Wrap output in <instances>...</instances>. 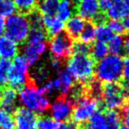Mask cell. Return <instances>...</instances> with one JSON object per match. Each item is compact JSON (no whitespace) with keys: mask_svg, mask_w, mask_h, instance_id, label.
Returning a JSON list of instances; mask_svg holds the SVG:
<instances>
[{"mask_svg":"<svg viewBox=\"0 0 129 129\" xmlns=\"http://www.w3.org/2000/svg\"><path fill=\"white\" fill-rule=\"evenodd\" d=\"M12 71L9 77V85L13 90L20 91L25 87L28 81V63L24 56H16L13 58Z\"/></svg>","mask_w":129,"mask_h":129,"instance_id":"8992f818","label":"cell"},{"mask_svg":"<svg viewBox=\"0 0 129 129\" xmlns=\"http://www.w3.org/2000/svg\"><path fill=\"white\" fill-rule=\"evenodd\" d=\"M119 129H128V128H126L125 126H121V127H120Z\"/></svg>","mask_w":129,"mask_h":129,"instance_id":"ee69618b","label":"cell"},{"mask_svg":"<svg viewBox=\"0 0 129 129\" xmlns=\"http://www.w3.org/2000/svg\"><path fill=\"white\" fill-rule=\"evenodd\" d=\"M5 32V20L4 18L0 17V36H2V34Z\"/></svg>","mask_w":129,"mask_h":129,"instance_id":"f35d334b","label":"cell"},{"mask_svg":"<svg viewBox=\"0 0 129 129\" xmlns=\"http://www.w3.org/2000/svg\"><path fill=\"white\" fill-rule=\"evenodd\" d=\"M98 1H99V7L101 12H107L113 5L112 0H98Z\"/></svg>","mask_w":129,"mask_h":129,"instance_id":"e575fe53","label":"cell"},{"mask_svg":"<svg viewBox=\"0 0 129 129\" xmlns=\"http://www.w3.org/2000/svg\"><path fill=\"white\" fill-rule=\"evenodd\" d=\"M85 25H86V22L82 17H80L79 15H73L71 18H69L67 21V25H66L67 33L71 38H77L79 37L81 32L83 31Z\"/></svg>","mask_w":129,"mask_h":129,"instance_id":"2e32d148","label":"cell"},{"mask_svg":"<svg viewBox=\"0 0 129 129\" xmlns=\"http://www.w3.org/2000/svg\"><path fill=\"white\" fill-rule=\"evenodd\" d=\"M73 102L70 98L66 96L58 97L53 104L50 105V114L51 117L57 122H64L68 121L72 116Z\"/></svg>","mask_w":129,"mask_h":129,"instance_id":"9c48e42d","label":"cell"},{"mask_svg":"<svg viewBox=\"0 0 129 129\" xmlns=\"http://www.w3.org/2000/svg\"><path fill=\"white\" fill-rule=\"evenodd\" d=\"M73 49L72 38L67 32H61L51 38L49 42V50L52 55V59L64 61L68 59Z\"/></svg>","mask_w":129,"mask_h":129,"instance_id":"ba28073f","label":"cell"},{"mask_svg":"<svg viewBox=\"0 0 129 129\" xmlns=\"http://www.w3.org/2000/svg\"><path fill=\"white\" fill-rule=\"evenodd\" d=\"M122 78L128 84L129 83V56L122 60Z\"/></svg>","mask_w":129,"mask_h":129,"instance_id":"836d02e7","label":"cell"},{"mask_svg":"<svg viewBox=\"0 0 129 129\" xmlns=\"http://www.w3.org/2000/svg\"><path fill=\"white\" fill-rule=\"evenodd\" d=\"M15 127L17 129H38L37 116L35 113L29 111L24 107H17L12 114Z\"/></svg>","mask_w":129,"mask_h":129,"instance_id":"30bf717a","label":"cell"},{"mask_svg":"<svg viewBox=\"0 0 129 129\" xmlns=\"http://www.w3.org/2000/svg\"><path fill=\"white\" fill-rule=\"evenodd\" d=\"M15 5L12 0H0V17H9L15 12Z\"/></svg>","mask_w":129,"mask_h":129,"instance_id":"f546056e","label":"cell"},{"mask_svg":"<svg viewBox=\"0 0 129 129\" xmlns=\"http://www.w3.org/2000/svg\"><path fill=\"white\" fill-rule=\"evenodd\" d=\"M29 30L30 27L27 16L19 12L9 16L5 22V32L7 37L15 42L16 44L25 43L28 39Z\"/></svg>","mask_w":129,"mask_h":129,"instance_id":"277c9868","label":"cell"},{"mask_svg":"<svg viewBox=\"0 0 129 129\" xmlns=\"http://www.w3.org/2000/svg\"><path fill=\"white\" fill-rule=\"evenodd\" d=\"M124 38L121 35H115L113 36L108 42L107 48L108 52H110L112 55L120 56L121 53L124 51Z\"/></svg>","mask_w":129,"mask_h":129,"instance_id":"44dd1931","label":"cell"},{"mask_svg":"<svg viewBox=\"0 0 129 129\" xmlns=\"http://www.w3.org/2000/svg\"><path fill=\"white\" fill-rule=\"evenodd\" d=\"M74 12V6L71 0H61L58 12H57V17L61 21H68L69 18L73 16Z\"/></svg>","mask_w":129,"mask_h":129,"instance_id":"ac0fdd59","label":"cell"},{"mask_svg":"<svg viewBox=\"0 0 129 129\" xmlns=\"http://www.w3.org/2000/svg\"><path fill=\"white\" fill-rule=\"evenodd\" d=\"M17 92L11 87L0 88V108L13 114L17 109Z\"/></svg>","mask_w":129,"mask_h":129,"instance_id":"7c38bea8","label":"cell"},{"mask_svg":"<svg viewBox=\"0 0 129 129\" xmlns=\"http://www.w3.org/2000/svg\"><path fill=\"white\" fill-rule=\"evenodd\" d=\"M20 102L24 108L35 114H43L50 107L47 94L41 87L37 86L29 77L27 85L20 90Z\"/></svg>","mask_w":129,"mask_h":129,"instance_id":"6da1fadb","label":"cell"},{"mask_svg":"<svg viewBox=\"0 0 129 129\" xmlns=\"http://www.w3.org/2000/svg\"><path fill=\"white\" fill-rule=\"evenodd\" d=\"M36 1H40V2H41V1H43V0H36Z\"/></svg>","mask_w":129,"mask_h":129,"instance_id":"bcb514c9","label":"cell"},{"mask_svg":"<svg viewBox=\"0 0 129 129\" xmlns=\"http://www.w3.org/2000/svg\"><path fill=\"white\" fill-rule=\"evenodd\" d=\"M72 52L74 54H81V55H88L90 53V47L89 45L84 44V43H76L73 44Z\"/></svg>","mask_w":129,"mask_h":129,"instance_id":"d6a6232c","label":"cell"},{"mask_svg":"<svg viewBox=\"0 0 129 129\" xmlns=\"http://www.w3.org/2000/svg\"><path fill=\"white\" fill-rule=\"evenodd\" d=\"M124 97H125V100H128V101H129V83L126 85V87H125Z\"/></svg>","mask_w":129,"mask_h":129,"instance_id":"ab89813d","label":"cell"},{"mask_svg":"<svg viewBox=\"0 0 129 129\" xmlns=\"http://www.w3.org/2000/svg\"><path fill=\"white\" fill-rule=\"evenodd\" d=\"M95 73L100 83H119L122 78V59L117 55H107L95 67Z\"/></svg>","mask_w":129,"mask_h":129,"instance_id":"3957f363","label":"cell"},{"mask_svg":"<svg viewBox=\"0 0 129 129\" xmlns=\"http://www.w3.org/2000/svg\"><path fill=\"white\" fill-rule=\"evenodd\" d=\"M67 71L79 83L88 84L95 73V60L89 55L74 54L69 58Z\"/></svg>","mask_w":129,"mask_h":129,"instance_id":"7a4b0ae2","label":"cell"},{"mask_svg":"<svg viewBox=\"0 0 129 129\" xmlns=\"http://www.w3.org/2000/svg\"><path fill=\"white\" fill-rule=\"evenodd\" d=\"M123 3H124L125 6L129 9V0H123Z\"/></svg>","mask_w":129,"mask_h":129,"instance_id":"7bdbcfd3","label":"cell"},{"mask_svg":"<svg viewBox=\"0 0 129 129\" xmlns=\"http://www.w3.org/2000/svg\"><path fill=\"white\" fill-rule=\"evenodd\" d=\"M43 26L48 38H49L64 31V22L55 16H43Z\"/></svg>","mask_w":129,"mask_h":129,"instance_id":"5bb4252c","label":"cell"},{"mask_svg":"<svg viewBox=\"0 0 129 129\" xmlns=\"http://www.w3.org/2000/svg\"><path fill=\"white\" fill-rule=\"evenodd\" d=\"M47 49L46 42L38 43V44H28L26 43L24 47V57L28 61L29 66H32L39 60Z\"/></svg>","mask_w":129,"mask_h":129,"instance_id":"4fadbf2b","label":"cell"},{"mask_svg":"<svg viewBox=\"0 0 129 129\" xmlns=\"http://www.w3.org/2000/svg\"><path fill=\"white\" fill-rule=\"evenodd\" d=\"M81 129H85V128H81Z\"/></svg>","mask_w":129,"mask_h":129,"instance_id":"7dc6e473","label":"cell"},{"mask_svg":"<svg viewBox=\"0 0 129 129\" xmlns=\"http://www.w3.org/2000/svg\"><path fill=\"white\" fill-rule=\"evenodd\" d=\"M121 23H122V26L124 28V30L129 31V13L127 14V16L125 17L124 19H123V21Z\"/></svg>","mask_w":129,"mask_h":129,"instance_id":"74e56055","label":"cell"},{"mask_svg":"<svg viewBox=\"0 0 129 129\" xmlns=\"http://www.w3.org/2000/svg\"><path fill=\"white\" fill-rule=\"evenodd\" d=\"M99 101L90 96L81 97L73 107L72 119L74 123H84L98 111Z\"/></svg>","mask_w":129,"mask_h":129,"instance_id":"52a82bcc","label":"cell"},{"mask_svg":"<svg viewBox=\"0 0 129 129\" xmlns=\"http://www.w3.org/2000/svg\"><path fill=\"white\" fill-rule=\"evenodd\" d=\"M114 36L112 31L108 28L106 25H100L96 28V39L98 42L108 43L109 40Z\"/></svg>","mask_w":129,"mask_h":129,"instance_id":"f1b7e54d","label":"cell"},{"mask_svg":"<svg viewBox=\"0 0 129 129\" xmlns=\"http://www.w3.org/2000/svg\"><path fill=\"white\" fill-rule=\"evenodd\" d=\"M128 13L129 9L125 6L124 3H117V4L113 3L111 8L107 12V15L109 18H111V20L121 21L123 20Z\"/></svg>","mask_w":129,"mask_h":129,"instance_id":"d6986e66","label":"cell"},{"mask_svg":"<svg viewBox=\"0 0 129 129\" xmlns=\"http://www.w3.org/2000/svg\"><path fill=\"white\" fill-rule=\"evenodd\" d=\"M60 82V93L62 96H66L69 94L71 88L73 87V78L70 76L67 70H63L58 76Z\"/></svg>","mask_w":129,"mask_h":129,"instance_id":"7402d4cb","label":"cell"},{"mask_svg":"<svg viewBox=\"0 0 129 129\" xmlns=\"http://www.w3.org/2000/svg\"><path fill=\"white\" fill-rule=\"evenodd\" d=\"M108 28L112 31V33H115L116 35H121L123 32L125 31L124 28L122 26V23L121 21L118 20H111L108 23V25H106Z\"/></svg>","mask_w":129,"mask_h":129,"instance_id":"1f68e13d","label":"cell"},{"mask_svg":"<svg viewBox=\"0 0 129 129\" xmlns=\"http://www.w3.org/2000/svg\"><path fill=\"white\" fill-rule=\"evenodd\" d=\"M15 122L12 113L0 108V129H14Z\"/></svg>","mask_w":129,"mask_h":129,"instance_id":"83f0119b","label":"cell"},{"mask_svg":"<svg viewBox=\"0 0 129 129\" xmlns=\"http://www.w3.org/2000/svg\"><path fill=\"white\" fill-rule=\"evenodd\" d=\"M121 121L124 122L125 127L129 129V105L124 106L122 116H121Z\"/></svg>","mask_w":129,"mask_h":129,"instance_id":"d590c367","label":"cell"},{"mask_svg":"<svg viewBox=\"0 0 129 129\" xmlns=\"http://www.w3.org/2000/svg\"><path fill=\"white\" fill-rule=\"evenodd\" d=\"M85 129H111L109 126L105 113L97 111L88 120V123Z\"/></svg>","mask_w":129,"mask_h":129,"instance_id":"e0dca14e","label":"cell"},{"mask_svg":"<svg viewBox=\"0 0 129 129\" xmlns=\"http://www.w3.org/2000/svg\"><path fill=\"white\" fill-rule=\"evenodd\" d=\"M90 51L92 54V58L95 61H101L105 57L108 55V48L107 45L102 42H96L90 48Z\"/></svg>","mask_w":129,"mask_h":129,"instance_id":"484cf974","label":"cell"},{"mask_svg":"<svg viewBox=\"0 0 129 129\" xmlns=\"http://www.w3.org/2000/svg\"><path fill=\"white\" fill-rule=\"evenodd\" d=\"M61 0H43L39 5L38 11L44 16H55L58 12Z\"/></svg>","mask_w":129,"mask_h":129,"instance_id":"ffe728a7","label":"cell"},{"mask_svg":"<svg viewBox=\"0 0 129 129\" xmlns=\"http://www.w3.org/2000/svg\"><path fill=\"white\" fill-rule=\"evenodd\" d=\"M58 129H78L76 123H74L73 121H64L62 123H59Z\"/></svg>","mask_w":129,"mask_h":129,"instance_id":"8d00e7d4","label":"cell"},{"mask_svg":"<svg viewBox=\"0 0 129 129\" xmlns=\"http://www.w3.org/2000/svg\"><path fill=\"white\" fill-rule=\"evenodd\" d=\"M46 39H48V35L44 28H30L28 39H27V43L38 44V43L45 42Z\"/></svg>","mask_w":129,"mask_h":129,"instance_id":"4316f807","label":"cell"},{"mask_svg":"<svg viewBox=\"0 0 129 129\" xmlns=\"http://www.w3.org/2000/svg\"><path fill=\"white\" fill-rule=\"evenodd\" d=\"M12 68V64L10 60H7V59L0 60V88L7 87Z\"/></svg>","mask_w":129,"mask_h":129,"instance_id":"603a6c76","label":"cell"},{"mask_svg":"<svg viewBox=\"0 0 129 129\" xmlns=\"http://www.w3.org/2000/svg\"><path fill=\"white\" fill-rule=\"evenodd\" d=\"M15 8L19 11V13L28 15L37 8L36 0H14Z\"/></svg>","mask_w":129,"mask_h":129,"instance_id":"cb8c5ba5","label":"cell"},{"mask_svg":"<svg viewBox=\"0 0 129 129\" xmlns=\"http://www.w3.org/2000/svg\"><path fill=\"white\" fill-rule=\"evenodd\" d=\"M37 127L38 129H58L59 122L51 118L40 116L37 118Z\"/></svg>","mask_w":129,"mask_h":129,"instance_id":"4dcf8cb0","label":"cell"},{"mask_svg":"<svg viewBox=\"0 0 129 129\" xmlns=\"http://www.w3.org/2000/svg\"><path fill=\"white\" fill-rule=\"evenodd\" d=\"M112 2L114 4H117V3H123V0H112Z\"/></svg>","mask_w":129,"mask_h":129,"instance_id":"b9f144b4","label":"cell"},{"mask_svg":"<svg viewBox=\"0 0 129 129\" xmlns=\"http://www.w3.org/2000/svg\"><path fill=\"white\" fill-rule=\"evenodd\" d=\"M19 48L15 42L7 36H0V58L10 60L15 58L18 54Z\"/></svg>","mask_w":129,"mask_h":129,"instance_id":"9a60e30c","label":"cell"},{"mask_svg":"<svg viewBox=\"0 0 129 129\" xmlns=\"http://www.w3.org/2000/svg\"><path fill=\"white\" fill-rule=\"evenodd\" d=\"M79 39H80L81 43H84L86 45L91 44L93 41L96 39V28H95V26L91 23L85 25L83 31L81 32V34L79 35Z\"/></svg>","mask_w":129,"mask_h":129,"instance_id":"d4e9b609","label":"cell"},{"mask_svg":"<svg viewBox=\"0 0 129 129\" xmlns=\"http://www.w3.org/2000/svg\"><path fill=\"white\" fill-rule=\"evenodd\" d=\"M78 15L84 20L93 21L101 12L98 0H81L77 5Z\"/></svg>","mask_w":129,"mask_h":129,"instance_id":"8fae6325","label":"cell"},{"mask_svg":"<svg viewBox=\"0 0 129 129\" xmlns=\"http://www.w3.org/2000/svg\"><path fill=\"white\" fill-rule=\"evenodd\" d=\"M72 1H74V2H76V3H79L81 0H72Z\"/></svg>","mask_w":129,"mask_h":129,"instance_id":"f6af8a7d","label":"cell"},{"mask_svg":"<svg viewBox=\"0 0 129 129\" xmlns=\"http://www.w3.org/2000/svg\"><path fill=\"white\" fill-rule=\"evenodd\" d=\"M124 49L126 50V52L129 54V38L124 42Z\"/></svg>","mask_w":129,"mask_h":129,"instance_id":"60d3db41","label":"cell"},{"mask_svg":"<svg viewBox=\"0 0 129 129\" xmlns=\"http://www.w3.org/2000/svg\"><path fill=\"white\" fill-rule=\"evenodd\" d=\"M102 97L105 107L108 110L116 111L124 107L125 97L123 86L120 83L105 84L102 88Z\"/></svg>","mask_w":129,"mask_h":129,"instance_id":"5b68a950","label":"cell"}]
</instances>
